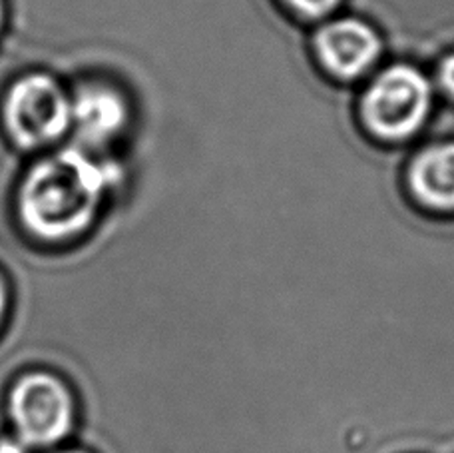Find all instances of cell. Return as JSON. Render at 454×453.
I'll list each match as a JSON object with an SVG mask.
<instances>
[{
	"label": "cell",
	"mask_w": 454,
	"mask_h": 453,
	"mask_svg": "<svg viewBox=\"0 0 454 453\" xmlns=\"http://www.w3.org/2000/svg\"><path fill=\"white\" fill-rule=\"evenodd\" d=\"M112 182L114 170L94 152L80 147L51 150L22 176L16 218L32 240L68 244L92 230Z\"/></svg>",
	"instance_id": "6da1fadb"
},
{
	"label": "cell",
	"mask_w": 454,
	"mask_h": 453,
	"mask_svg": "<svg viewBox=\"0 0 454 453\" xmlns=\"http://www.w3.org/2000/svg\"><path fill=\"white\" fill-rule=\"evenodd\" d=\"M433 76L419 64L393 60L375 72L356 94V120L372 142L388 148L411 147L436 107Z\"/></svg>",
	"instance_id": "7a4b0ae2"
},
{
	"label": "cell",
	"mask_w": 454,
	"mask_h": 453,
	"mask_svg": "<svg viewBox=\"0 0 454 453\" xmlns=\"http://www.w3.org/2000/svg\"><path fill=\"white\" fill-rule=\"evenodd\" d=\"M0 124L19 150L51 152L72 134V92L48 72H24L6 86Z\"/></svg>",
	"instance_id": "3957f363"
},
{
	"label": "cell",
	"mask_w": 454,
	"mask_h": 453,
	"mask_svg": "<svg viewBox=\"0 0 454 453\" xmlns=\"http://www.w3.org/2000/svg\"><path fill=\"white\" fill-rule=\"evenodd\" d=\"M74 398L68 385L46 371H30L8 393L12 432L30 449L54 448L74 427Z\"/></svg>",
	"instance_id": "277c9868"
},
{
	"label": "cell",
	"mask_w": 454,
	"mask_h": 453,
	"mask_svg": "<svg viewBox=\"0 0 454 453\" xmlns=\"http://www.w3.org/2000/svg\"><path fill=\"white\" fill-rule=\"evenodd\" d=\"M309 51L323 75L340 86L359 84L385 59L380 32L351 12L331 16L313 28Z\"/></svg>",
	"instance_id": "5b68a950"
},
{
	"label": "cell",
	"mask_w": 454,
	"mask_h": 453,
	"mask_svg": "<svg viewBox=\"0 0 454 453\" xmlns=\"http://www.w3.org/2000/svg\"><path fill=\"white\" fill-rule=\"evenodd\" d=\"M132 108L118 86L86 80L72 92V134L76 147L98 154L128 131Z\"/></svg>",
	"instance_id": "8992f818"
},
{
	"label": "cell",
	"mask_w": 454,
	"mask_h": 453,
	"mask_svg": "<svg viewBox=\"0 0 454 453\" xmlns=\"http://www.w3.org/2000/svg\"><path fill=\"white\" fill-rule=\"evenodd\" d=\"M404 190L417 208L454 216V139L428 140L409 152Z\"/></svg>",
	"instance_id": "52a82bcc"
},
{
	"label": "cell",
	"mask_w": 454,
	"mask_h": 453,
	"mask_svg": "<svg viewBox=\"0 0 454 453\" xmlns=\"http://www.w3.org/2000/svg\"><path fill=\"white\" fill-rule=\"evenodd\" d=\"M347 0H278L291 19L301 24H315L331 19Z\"/></svg>",
	"instance_id": "ba28073f"
},
{
	"label": "cell",
	"mask_w": 454,
	"mask_h": 453,
	"mask_svg": "<svg viewBox=\"0 0 454 453\" xmlns=\"http://www.w3.org/2000/svg\"><path fill=\"white\" fill-rule=\"evenodd\" d=\"M433 83L436 91H439L442 102L454 104V51L444 52L436 60Z\"/></svg>",
	"instance_id": "9c48e42d"
},
{
	"label": "cell",
	"mask_w": 454,
	"mask_h": 453,
	"mask_svg": "<svg viewBox=\"0 0 454 453\" xmlns=\"http://www.w3.org/2000/svg\"><path fill=\"white\" fill-rule=\"evenodd\" d=\"M32 449L16 435H4L0 438V453H30Z\"/></svg>",
	"instance_id": "30bf717a"
},
{
	"label": "cell",
	"mask_w": 454,
	"mask_h": 453,
	"mask_svg": "<svg viewBox=\"0 0 454 453\" xmlns=\"http://www.w3.org/2000/svg\"><path fill=\"white\" fill-rule=\"evenodd\" d=\"M8 300H11V292H8V284H6V278L3 276V272H0V323H3L6 310H8Z\"/></svg>",
	"instance_id": "8fae6325"
},
{
	"label": "cell",
	"mask_w": 454,
	"mask_h": 453,
	"mask_svg": "<svg viewBox=\"0 0 454 453\" xmlns=\"http://www.w3.org/2000/svg\"><path fill=\"white\" fill-rule=\"evenodd\" d=\"M6 27V0H0V36H3Z\"/></svg>",
	"instance_id": "7c38bea8"
},
{
	"label": "cell",
	"mask_w": 454,
	"mask_h": 453,
	"mask_svg": "<svg viewBox=\"0 0 454 453\" xmlns=\"http://www.w3.org/2000/svg\"><path fill=\"white\" fill-rule=\"evenodd\" d=\"M59 453H86V451H74V449H67V451H59Z\"/></svg>",
	"instance_id": "4fadbf2b"
}]
</instances>
